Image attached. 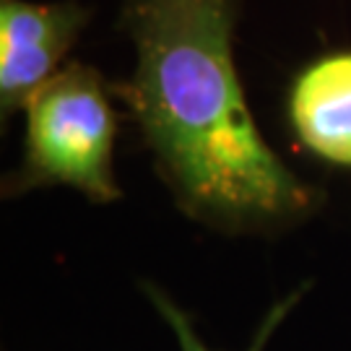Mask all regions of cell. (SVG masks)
I'll return each mask as SVG.
<instances>
[{"instance_id": "2", "label": "cell", "mask_w": 351, "mask_h": 351, "mask_svg": "<svg viewBox=\"0 0 351 351\" xmlns=\"http://www.w3.org/2000/svg\"><path fill=\"white\" fill-rule=\"evenodd\" d=\"M112 86L97 68L65 65L26 104L21 162L3 182V195L29 190H78L91 203H112L123 195L114 177L117 112Z\"/></svg>"}, {"instance_id": "3", "label": "cell", "mask_w": 351, "mask_h": 351, "mask_svg": "<svg viewBox=\"0 0 351 351\" xmlns=\"http://www.w3.org/2000/svg\"><path fill=\"white\" fill-rule=\"evenodd\" d=\"M91 11L78 0H0V114L26 110L63 68Z\"/></svg>"}, {"instance_id": "1", "label": "cell", "mask_w": 351, "mask_h": 351, "mask_svg": "<svg viewBox=\"0 0 351 351\" xmlns=\"http://www.w3.org/2000/svg\"><path fill=\"white\" fill-rule=\"evenodd\" d=\"M242 0H123L136 65L112 91L177 208L221 234H281L320 206L265 143L234 63Z\"/></svg>"}, {"instance_id": "5", "label": "cell", "mask_w": 351, "mask_h": 351, "mask_svg": "<svg viewBox=\"0 0 351 351\" xmlns=\"http://www.w3.org/2000/svg\"><path fill=\"white\" fill-rule=\"evenodd\" d=\"M143 291H146V297L151 300V304L156 307V313L167 320V326L172 328L180 351H213V349H208V346H206V341L198 336V330H195V326H193V317H190V315L185 313V310H182V307H180V304H177V302L172 300L162 287H156V284L146 281V284H143ZM304 291H307V284L300 287V289H294V291L287 294L284 300H278L276 304L265 313V317L261 320L258 333L252 336L250 346H247L245 351H265L271 336L276 333V328H281V323L287 320V315L297 307V302L304 297Z\"/></svg>"}, {"instance_id": "4", "label": "cell", "mask_w": 351, "mask_h": 351, "mask_svg": "<svg viewBox=\"0 0 351 351\" xmlns=\"http://www.w3.org/2000/svg\"><path fill=\"white\" fill-rule=\"evenodd\" d=\"M287 114L300 146L323 162L351 167V50L304 65L289 86Z\"/></svg>"}]
</instances>
